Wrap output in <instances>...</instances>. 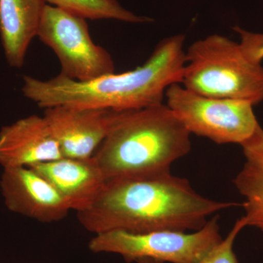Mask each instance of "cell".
Instances as JSON below:
<instances>
[{
    "label": "cell",
    "mask_w": 263,
    "mask_h": 263,
    "mask_svg": "<svg viewBox=\"0 0 263 263\" xmlns=\"http://www.w3.org/2000/svg\"><path fill=\"white\" fill-rule=\"evenodd\" d=\"M236 205L202 197L188 180L167 172L105 182L94 203L77 216L95 235L113 230L196 231L209 216Z\"/></svg>",
    "instance_id": "1"
},
{
    "label": "cell",
    "mask_w": 263,
    "mask_h": 263,
    "mask_svg": "<svg viewBox=\"0 0 263 263\" xmlns=\"http://www.w3.org/2000/svg\"><path fill=\"white\" fill-rule=\"evenodd\" d=\"M184 41L181 34L165 38L143 65L91 81L72 80L61 73L45 81L25 76L22 93L43 109L68 105L133 110L161 105L167 88L182 79Z\"/></svg>",
    "instance_id": "2"
},
{
    "label": "cell",
    "mask_w": 263,
    "mask_h": 263,
    "mask_svg": "<svg viewBox=\"0 0 263 263\" xmlns=\"http://www.w3.org/2000/svg\"><path fill=\"white\" fill-rule=\"evenodd\" d=\"M190 135L166 104L124 110L92 157L105 182L171 172L191 150Z\"/></svg>",
    "instance_id": "3"
},
{
    "label": "cell",
    "mask_w": 263,
    "mask_h": 263,
    "mask_svg": "<svg viewBox=\"0 0 263 263\" xmlns=\"http://www.w3.org/2000/svg\"><path fill=\"white\" fill-rule=\"evenodd\" d=\"M180 84L209 98L263 101V67L249 60L239 43L219 34L193 43Z\"/></svg>",
    "instance_id": "4"
},
{
    "label": "cell",
    "mask_w": 263,
    "mask_h": 263,
    "mask_svg": "<svg viewBox=\"0 0 263 263\" xmlns=\"http://www.w3.org/2000/svg\"><path fill=\"white\" fill-rule=\"evenodd\" d=\"M219 216L208 220L193 233L157 230L133 233L113 230L95 234L89 243L93 253H113L126 262L149 258L171 263H197L222 240L218 223Z\"/></svg>",
    "instance_id": "5"
},
{
    "label": "cell",
    "mask_w": 263,
    "mask_h": 263,
    "mask_svg": "<svg viewBox=\"0 0 263 263\" xmlns=\"http://www.w3.org/2000/svg\"><path fill=\"white\" fill-rule=\"evenodd\" d=\"M166 105L190 134L205 137L218 144L248 141L259 125L250 102L209 98L176 83L166 90Z\"/></svg>",
    "instance_id": "6"
},
{
    "label": "cell",
    "mask_w": 263,
    "mask_h": 263,
    "mask_svg": "<svg viewBox=\"0 0 263 263\" xmlns=\"http://www.w3.org/2000/svg\"><path fill=\"white\" fill-rule=\"evenodd\" d=\"M37 37L54 52L65 77L88 81L115 72L110 53L91 40L86 18L46 4Z\"/></svg>",
    "instance_id": "7"
},
{
    "label": "cell",
    "mask_w": 263,
    "mask_h": 263,
    "mask_svg": "<svg viewBox=\"0 0 263 263\" xmlns=\"http://www.w3.org/2000/svg\"><path fill=\"white\" fill-rule=\"evenodd\" d=\"M124 110L57 105L45 108L43 117L63 157L91 158Z\"/></svg>",
    "instance_id": "8"
},
{
    "label": "cell",
    "mask_w": 263,
    "mask_h": 263,
    "mask_svg": "<svg viewBox=\"0 0 263 263\" xmlns=\"http://www.w3.org/2000/svg\"><path fill=\"white\" fill-rule=\"evenodd\" d=\"M0 189L8 210L40 222L61 221L71 211L58 192L31 167L3 169Z\"/></svg>",
    "instance_id": "9"
},
{
    "label": "cell",
    "mask_w": 263,
    "mask_h": 263,
    "mask_svg": "<svg viewBox=\"0 0 263 263\" xmlns=\"http://www.w3.org/2000/svg\"><path fill=\"white\" fill-rule=\"evenodd\" d=\"M62 157L43 116H29L0 129V165L3 169L31 167Z\"/></svg>",
    "instance_id": "10"
},
{
    "label": "cell",
    "mask_w": 263,
    "mask_h": 263,
    "mask_svg": "<svg viewBox=\"0 0 263 263\" xmlns=\"http://www.w3.org/2000/svg\"><path fill=\"white\" fill-rule=\"evenodd\" d=\"M44 178L77 213L89 209L105 186L103 173L93 157L89 159L62 157L31 166Z\"/></svg>",
    "instance_id": "11"
},
{
    "label": "cell",
    "mask_w": 263,
    "mask_h": 263,
    "mask_svg": "<svg viewBox=\"0 0 263 263\" xmlns=\"http://www.w3.org/2000/svg\"><path fill=\"white\" fill-rule=\"evenodd\" d=\"M46 4V0H0V38L10 67L24 65Z\"/></svg>",
    "instance_id": "12"
},
{
    "label": "cell",
    "mask_w": 263,
    "mask_h": 263,
    "mask_svg": "<svg viewBox=\"0 0 263 263\" xmlns=\"http://www.w3.org/2000/svg\"><path fill=\"white\" fill-rule=\"evenodd\" d=\"M240 146L245 162L233 183L245 198L241 205L247 226L263 232V129L260 124L253 136Z\"/></svg>",
    "instance_id": "13"
},
{
    "label": "cell",
    "mask_w": 263,
    "mask_h": 263,
    "mask_svg": "<svg viewBox=\"0 0 263 263\" xmlns=\"http://www.w3.org/2000/svg\"><path fill=\"white\" fill-rule=\"evenodd\" d=\"M47 4L58 7L86 19H114L127 23H150L153 19L138 15L126 9L118 0H46Z\"/></svg>",
    "instance_id": "14"
},
{
    "label": "cell",
    "mask_w": 263,
    "mask_h": 263,
    "mask_svg": "<svg viewBox=\"0 0 263 263\" xmlns=\"http://www.w3.org/2000/svg\"><path fill=\"white\" fill-rule=\"evenodd\" d=\"M247 227L245 217L236 221L224 239L197 263H238V259L233 251L235 238L243 228Z\"/></svg>",
    "instance_id": "15"
},
{
    "label": "cell",
    "mask_w": 263,
    "mask_h": 263,
    "mask_svg": "<svg viewBox=\"0 0 263 263\" xmlns=\"http://www.w3.org/2000/svg\"><path fill=\"white\" fill-rule=\"evenodd\" d=\"M233 29L239 35V44L245 57L251 62L261 64L263 60V33L249 32L238 26Z\"/></svg>",
    "instance_id": "16"
},
{
    "label": "cell",
    "mask_w": 263,
    "mask_h": 263,
    "mask_svg": "<svg viewBox=\"0 0 263 263\" xmlns=\"http://www.w3.org/2000/svg\"><path fill=\"white\" fill-rule=\"evenodd\" d=\"M137 263H164L161 262V261L155 260V259H149V258H142L138 259L136 261Z\"/></svg>",
    "instance_id": "17"
}]
</instances>
